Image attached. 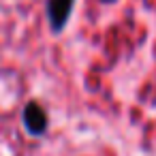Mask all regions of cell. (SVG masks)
<instances>
[{"instance_id":"obj_1","label":"cell","mask_w":156,"mask_h":156,"mask_svg":"<svg viewBox=\"0 0 156 156\" xmlns=\"http://www.w3.org/2000/svg\"><path fill=\"white\" fill-rule=\"evenodd\" d=\"M73 5L75 0H47V20H49V28L51 32H62L71 13H73Z\"/></svg>"},{"instance_id":"obj_2","label":"cell","mask_w":156,"mask_h":156,"mask_svg":"<svg viewBox=\"0 0 156 156\" xmlns=\"http://www.w3.org/2000/svg\"><path fill=\"white\" fill-rule=\"evenodd\" d=\"M22 120H24L26 130H28L32 137H41V135L47 130V113H45V109H43L37 101H30V103L24 107Z\"/></svg>"},{"instance_id":"obj_3","label":"cell","mask_w":156,"mask_h":156,"mask_svg":"<svg viewBox=\"0 0 156 156\" xmlns=\"http://www.w3.org/2000/svg\"><path fill=\"white\" fill-rule=\"evenodd\" d=\"M103 2H113V0H103Z\"/></svg>"}]
</instances>
